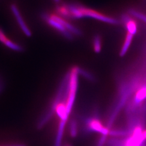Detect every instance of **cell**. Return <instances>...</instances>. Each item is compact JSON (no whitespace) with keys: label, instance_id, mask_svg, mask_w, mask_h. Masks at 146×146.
I'll return each mask as SVG.
<instances>
[{"label":"cell","instance_id":"11","mask_svg":"<svg viewBox=\"0 0 146 146\" xmlns=\"http://www.w3.org/2000/svg\"><path fill=\"white\" fill-rule=\"evenodd\" d=\"M93 47L94 51L96 53H99L101 50L102 42L101 38L99 35H95L93 38Z\"/></svg>","mask_w":146,"mask_h":146},{"label":"cell","instance_id":"6","mask_svg":"<svg viewBox=\"0 0 146 146\" xmlns=\"http://www.w3.org/2000/svg\"><path fill=\"white\" fill-rule=\"evenodd\" d=\"M122 21L125 24L127 32L134 35L137 31V25L136 22L127 15H124L122 16Z\"/></svg>","mask_w":146,"mask_h":146},{"label":"cell","instance_id":"18","mask_svg":"<svg viewBox=\"0 0 146 146\" xmlns=\"http://www.w3.org/2000/svg\"><path fill=\"white\" fill-rule=\"evenodd\" d=\"M26 146L24 144H15V145H8V146Z\"/></svg>","mask_w":146,"mask_h":146},{"label":"cell","instance_id":"13","mask_svg":"<svg viewBox=\"0 0 146 146\" xmlns=\"http://www.w3.org/2000/svg\"><path fill=\"white\" fill-rule=\"evenodd\" d=\"M57 11L60 15L65 17L69 18V11L68 5H62L58 6L57 8Z\"/></svg>","mask_w":146,"mask_h":146},{"label":"cell","instance_id":"15","mask_svg":"<svg viewBox=\"0 0 146 146\" xmlns=\"http://www.w3.org/2000/svg\"><path fill=\"white\" fill-rule=\"evenodd\" d=\"M125 140H110L108 146H126Z\"/></svg>","mask_w":146,"mask_h":146},{"label":"cell","instance_id":"20","mask_svg":"<svg viewBox=\"0 0 146 146\" xmlns=\"http://www.w3.org/2000/svg\"><path fill=\"white\" fill-rule=\"evenodd\" d=\"M2 84H1L0 83V91H1V90L2 89Z\"/></svg>","mask_w":146,"mask_h":146},{"label":"cell","instance_id":"8","mask_svg":"<svg viewBox=\"0 0 146 146\" xmlns=\"http://www.w3.org/2000/svg\"><path fill=\"white\" fill-rule=\"evenodd\" d=\"M3 44H5L6 47L9 48V49H11L14 51H15V52H21L24 50V48L21 46L12 41L9 38H8L5 41V42L3 43Z\"/></svg>","mask_w":146,"mask_h":146},{"label":"cell","instance_id":"21","mask_svg":"<svg viewBox=\"0 0 146 146\" xmlns=\"http://www.w3.org/2000/svg\"><path fill=\"white\" fill-rule=\"evenodd\" d=\"M64 146H72L71 145H65Z\"/></svg>","mask_w":146,"mask_h":146},{"label":"cell","instance_id":"4","mask_svg":"<svg viewBox=\"0 0 146 146\" xmlns=\"http://www.w3.org/2000/svg\"><path fill=\"white\" fill-rule=\"evenodd\" d=\"M43 19L47 23L54 28L56 31H58L63 36L68 40H72L73 35L68 31V30L63 26L62 24L58 21L57 15L55 14H43Z\"/></svg>","mask_w":146,"mask_h":146},{"label":"cell","instance_id":"16","mask_svg":"<svg viewBox=\"0 0 146 146\" xmlns=\"http://www.w3.org/2000/svg\"><path fill=\"white\" fill-rule=\"evenodd\" d=\"M107 139V136L101 135L97 142L96 146H104Z\"/></svg>","mask_w":146,"mask_h":146},{"label":"cell","instance_id":"9","mask_svg":"<svg viewBox=\"0 0 146 146\" xmlns=\"http://www.w3.org/2000/svg\"><path fill=\"white\" fill-rule=\"evenodd\" d=\"M69 133L71 137H75L78 135V127L77 121L75 119H72L69 121Z\"/></svg>","mask_w":146,"mask_h":146},{"label":"cell","instance_id":"3","mask_svg":"<svg viewBox=\"0 0 146 146\" xmlns=\"http://www.w3.org/2000/svg\"><path fill=\"white\" fill-rule=\"evenodd\" d=\"M84 130L86 133H99L101 135L108 136L110 133L109 129L104 127L100 120L95 117H89L84 120Z\"/></svg>","mask_w":146,"mask_h":146},{"label":"cell","instance_id":"2","mask_svg":"<svg viewBox=\"0 0 146 146\" xmlns=\"http://www.w3.org/2000/svg\"><path fill=\"white\" fill-rule=\"evenodd\" d=\"M68 7L69 11V18L81 19L90 17L112 25L119 23L118 20L115 18L87 7L74 4L69 5Z\"/></svg>","mask_w":146,"mask_h":146},{"label":"cell","instance_id":"14","mask_svg":"<svg viewBox=\"0 0 146 146\" xmlns=\"http://www.w3.org/2000/svg\"><path fill=\"white\" fill-rule=\"evenodd\" d=\"M109 135L112 136H126L128 135H130V133L128 130H113L110 131Z\"/></svg>","mask_w":146,"mask_h":146},{"label":"cell","instance_id":"12","mask_svg":"<svg viewBox=\"0 0 146 146\" xmlns=\"http://www.w3.org/2000/svg\"><path fill=\"white\" fill-rule=\"evenodd\" d=\"M78 75H81L84 78L90 81H94L95 78L93 75L90 73H89L86 70L83 68H80L78 67Z\"/></svg>","mask_w":146,"mask_h":146},{"label":"cell","instance_id":"5","mask_svg":"<svg viewBox=\"0 0 146 146\" xmlns=\"http://www.w3.org/2000/svg\"><path fill=\"white\" fill-rule=\"evenodd\" d=\"M11 9L15 16L16 21L17 22L20 27L23 33L26 35L27 36L30 37L31 36V30L29 29V28L27 26L25 21L23 20V19L22 16L20 14V13L19 11V9L17 8V6L13 4L11 5Z\"/></svg>","mask_w":146,"mask_h":146},{"label":"cell","instance_id":"17","mask_svg":"<svg viewBox=\"0 0 146 146\" xmlns=\"http://www.w3.org/2000/svg\"><path fill=\"white\" fill-rule=\"evenodd\" d=\"M8 38H7V37L5 35L4 31L0 28V42L3 44Z\"/></svg>","mask_w":146,"mask_h":146},{"label":"cell","instance_id":"10","mask_svg":"<svg viewBox=\"0 0 146 146\" xmlns=\"http://www.w3.org/2000/svg\"><path fill=\"white\" fill-rule=\"evenodd\" d=\"M146 99V86H143L138 90L135 98L134 102L136 104L140 103L141 101Z\"/></svg>","mask_w":146,"mask_h":146},{"label":"cell","instance_id":"19","mask_svg":"<svg viewBox=\"0 0 146 146\" xmlns=\"http://www.w3.org/2000/svg\"><path fill=\"white\" fill-rule=\"evenodd\" d=\"M140 146H146V141H144L142 144Z\"/></svg>","mask_w":146,"mask_h":146},{"label":"cell","instance_id":"1","mask_svg":"<svg viewBox=\"0 0 146 146\" xmlns=\"http://www.w3.org/2000/svg\"><path fill=\"white\" fill-rule=\"evenodd\" d=\"M69 80L70 70L64 75L59 85L58 92L50 107L38 121L37 123V128L38 129H41L47 124L55 113L58 105L67 98L69 90Z\"/></svg>","mask_w":146,"mask_h":146},{"label":"cell","instance_id":"7","mask_svg":"<svg viewBox=\"0 0 146 146\" xmlns=\"http://www.w3.org/2000/svg\"><path fill=\"white\" fill-rule=\"evenodd\" d=\"M134 35H132L131 33L127 32V35L125 36V42L123 44V46L122 47L121 52H120V56H123L125 54V53L128 51L129 47L131 46V43L133 40Z\"/></svg>","mask_w":146,"mask_h":146}]
</instances>
